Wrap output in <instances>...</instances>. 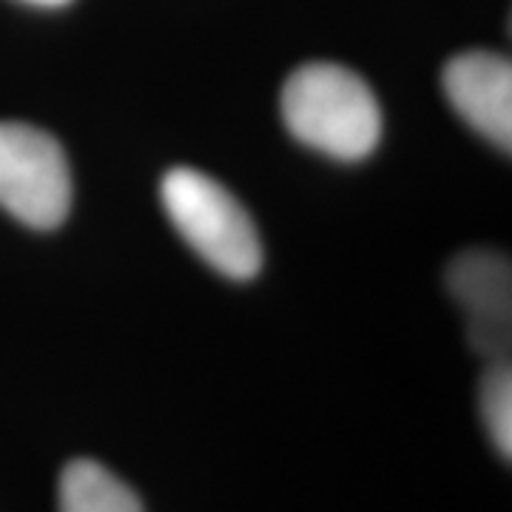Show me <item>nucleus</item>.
<instances>
[{
  "label": "nucleus",
  "instance_id": "f257e3e1",
  "mask_svg": "<svg viewBox=\"0 0 512 512\" xmlns=\"http://www.w3.org/2000/svg\"><path fill=\"white\" fill-rule=\"evenodd\" d=\"M282 120L302 146L359 163L382 140V106L359 74L339 63H305L282 86Z\"/></svg>",
  "mask_w": 512,
  "mask_h": 512
},
{
  "label": "nucleus",
  "instance_id": "f03ea898",
  "mask_svg": "<svg viewBox=\"0 0 512 512\" xmlns=\"http://www.w3.org/2000/svg\"><path fill=\"white\" fill-rule=\"evenodd\" d=\"M165 214L180 237L222 276L254 279L262 268V242L245 205L197 168H171L160 185Z\"/></svg>",
  "mask_w": 512,
  "mask_h": 512
},
{
  "label": "nucleus",
  "instance_id": "7ed1b4c3",
  "mask_svg": "<svg viewBox=\"0 0 512 512\" xmlns=\"http://www.w3.org/2000/svg\"><path fill=\"white\" fill-rule=\"evenodd\" d=\"M0 208L35 231H52L69 217L72 171L49 131L0 120Z\"/></svg>",
  "mask_w": 512,
  "mask_h": 512
},
{
  "label": "nucleus",
  "instance_id": "20e7f679",
  "mask_svg": "<svg viewBox=\"0 0 512 512\" xmlns=\"http://www.w3.org/2000/svg\"><path fill=\"white\" fill-rule=\"evenodd\" d=\"M447 288L467 316V339L476 353L510 362L512 345V268L498 251H464L447 268Z\"/></svg>",
  "mask_w": 512,
  "mask_h": 512
},
{
  "label": "nucleus",
  "instance_id": "39448f33",
  "mask_svg": "<svg viewBox=\"0 0 512 512\" xmlns=\"http://www.w3.org/2000/svg\"><path fill=\"white\" fill-rule=\"evenodd\" d=\"M450 106L467 126L495 148H512V63L510 57L473 49L456 55L441 74Z\"/></svg>",
  "mask_w": 512,
  "mask_h": 512
},
{
  "label": "nucleus",
  "instance_id": "423d86ee",
  "mask_svg": "<svg viewBox=\"0 0 512 512\" xmlns=\"http://www.w3.org/2000/svg\"><path fill=\"white\" fill-rule=\"evenodd\" d=\"M57 512H146L140 495L94 458H74L57 481Z\"/></svg>",
  "mask_w": 512,
  "mask_h": 512
},
{
  "label": "nucleus",
  "instance_id": "0eeeda50",
  "mask_svg": "<svg viewBox=\"0 0 512 512\" xmlns=\"http://www.w3.org/2000/svg\"><path fill=\"white\" fill-rule=\"evenodd\" d=\"M478 410L495 453L512 458V370L510 362H493L478 387Z\"/></svg>",
  "mask_w": 512,
  "mask_h": 512
},
{
  "label": "nucleus",
  "instance_id": "6e6552de",
  "mask_svg": "<svg viewBox=\"0 0 512 512\" xmlns=\"http://www.w3.org/2000/svg\"><path fill=\"white\" fill-rule=\"evenodd\" d=\"M23 3H32V6H43V9H57V6H66L72 0H23Z\"/></svg>",
  "mask_w": 512,
  "mask_h": 512
}]
</instances>
